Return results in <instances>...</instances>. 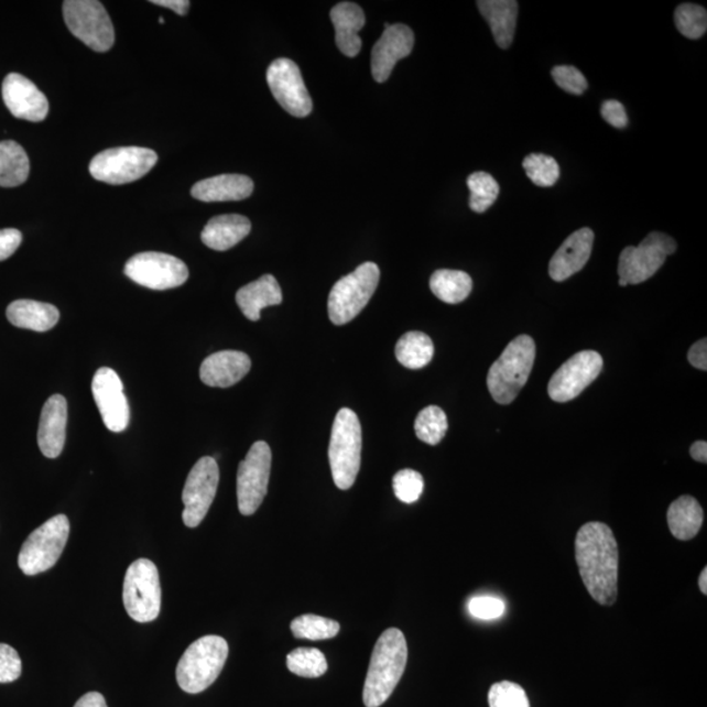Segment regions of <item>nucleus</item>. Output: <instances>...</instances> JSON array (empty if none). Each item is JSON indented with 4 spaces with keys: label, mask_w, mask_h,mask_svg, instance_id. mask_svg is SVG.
I'll use <instances>...</instances> for the list:
<instances>
[{
    "label": "nucleus",
    "mask_w": 707,
    "mask_h": 707,
    "mask_svg": "<svg viewBox=\"0 0 707 707\" xmlns=\"http://www.w3.org/2000/svg\"><path fill=\"white\" fill-rule=\"evenodd\" d=\"M575 559L589 595L601 606H612L619 594V545L605 523H586L575 539Z\"/></svg>",
    "instance_id": "f257e3e1"
},
{
    "label": "nucleus",
    "mask_w": 707,
    "mask_h": 707,
    "mask_svg": "<svg viewBox=\"0 0 707 707\" xmlns=\"http://www.w3.org/2000/svg\"><path fill=\"white\" fill-rule=\"evenodd\" d=\"M407 663V643L404 633L396 628L385 630L373 648L367 672L363 703L366 707H379L388 701L404 675Z\"/></svg>",
    "instance_id": "f03ea898"
},
{
    "label": "nucleus",
    "mask_w": 707,
    "mask_h": 707,
    "mask_svg": "<svg viewBox=\"0 0 707 707\" xmlns=\"http://www.w3.org/2000/svg\"><path fill=\"white\" fill-rule=\"evenodd\" d=\"M536 358L530 336H519L508 345L488 373V388L498 404L510 405L529 381Z\"/></svg>",
    "instance_id": "7ed1b4c3"
},
{
    "label": "nucleus",
    "mask_w": 707,
    "mask_h": 707,
    "mask_svg": "<svg viewBox=\"0 0 707 707\" xmlns=\"http://www.w3.org/2000/svg\"><path fill=\"white\" fill-rule=\"evenodd\" d=\"M228 653V643L219 635H205L192 643L177 664L180 688L191 695L209 688L224 670Z\"/></svg>",
    "instance_id": "20e7f679"
},
{
    "label": "nucleus",
    "mask_w": 707,
    "mask_h": 707,
    "mask_svg": "<svg viewBox=\"0 0 707 707\" xmlns=\"http://www.w3.org/2000/svg\"><path fill=\"white\" fill-rule=\"evenodd\" d=\"M362 460V426L351 409L344 407L333 424L329 463L333 481L341 490L356 483Z\"/></svg>",
    "instance_id": "39448f33"
},
{
    "label": "nucleus",
    "mask_w": 707,
    "mask_h": 707,
    "mask_svg": "<svg viewBox=\"0 0 707 707\" xmlns=\"http://www.w3.org/2000/svg\"><path fill=\"white\" fill-rule=\"evenodd\" d=\"M380 270L377 263L365 262L333 286L328 312L330 322L345 325L354 320L369 304L378 289Z\"/></svg>",
    "instance_id": "423d86ee"
},
{
    "label": "nucleus",
    "mask_w": 707,
    "mask_h": 707,
    "mask_svg": "<svg viewBox=\"0 0 707 707\" xmlns=\"http://www.w3.org/2000/svg\"><path fill=\"white\" fill-rule=\"evenodd\" d=\"M70 522L66 515H57L34 530L20 551L18 564L25 575H37L51 570L64 553Z\"/></svg>",
    "instance_id": "0eeeda50"
},
{
    "label": "nucleus",
    "mask_w": 707,
    "mask_h": 707,
    "mask_svg": "<svg viewBox=\"0 0 707 707\" xmlns=\"http://www.w3.org/2000/svg\"><path fill=\"white\" fill-rule=\"evenodd\" d=\"M123 605L137 622L157 619L162 608V587L157 567L150 559L141 558L131 564L123 580Z\"/></svg>",
    "instance_id": "6e6552de"
},
{
    "label": "nucleus",
    "mask_w": 707,
    "mask_h": 707,
    "mask_svg": "<svg viewBox=\"0 0 707 707\" xmlns=\"http://www.w3.org/2000/svg\"><path fill=\"white\" fill-rule=\"evenodd\" d=\"M157 163L155 151L144 148H117L97 154L89 163V173L97 182L123 185L148 175Z\"/></svg>",
    "instance_id": "1a4fd4ad"
},
{
    "label": "nucleus",
    "mask_w": 707,
    "mask_h": 707,
    "mask_svg": "<svg viewBox=\"0 0 707 707\" xmlns=\"http://www.w3.org/2000/svg\"><path fill=\"white\" fill-rule=\"evenodd\" d=\"M65 23L74 36L95 52L106 53L115 45V28L109 13L96 0H66Z\"/></svg>",
    "instance_id": "9d476101"
},
{
    "label": "nucleus",
    "mask_w": 707,
    "mask_h": 707,
    "mask_svg": "<svg viewBox=\"0 0 707 707\" xmlns=\"http://www.w3.org/2000/svg\"><path fill=\"white\" fill-rule=\"evenodd\" d=\"M676 241L662 232H651L640 246L627 247L620 254L619 276L622 282L640 284L663 267L668 255L676 252Z\"/></svg>",
    "instance_id": "9b49d317"
},
{
    "label": "nucleus",
    "mask_w": 707,
    "mask_h": 707,
    "mask_svg": "<svg viewBox=\"0 0 707 707\" xmlns=\"http://www.w3.org/2000/svg\"><path fill=\"white\" fill-rule=\"evenodd\" d=\"M272 470V449L267 442H255L238 470V504L242 515L251 516L268 494Z\"/></svg>",
    "instance_id": "f8f14e48"
},
{
    "label": "nucleus",
    "mask_w": 707,
    "mask_h": 707,
    "mask_svg": "<svg viewBox=\"0 0 707 707\" xmlns=\"http://www.w3.org/2000/svg\"><path fill=\"white\" fill-rule=\"evenodd\" d=\"M123 272L131 281L156 291L183 286L189 279L188 267L182 260L159 252L133 255L124 265Z\"/></svg>",
    "instance_id": "ddd939ff"
},
{
    "label": "nucleus",
    "mask_w": 707,
    "mask_h": 707,
    "mask_svg": "<svg viewBox=\"0 0 707 707\" xmlns=\"http://www.w3.org/2000/svg\"><path fill=\"white\" fill-rule=\"evenodd\" d=\"M219 485V468L214 457L205 456L199 459L186 478L183 490L185 505L183 520L189 529H196L209 512L217 496Z\"/></svg>",
    "instance_id": "4468645a"
},
{
    "label": "nucleus",
    "mask_w": 707,
    "mask_h": 707,
    "mask_svg": "<svg viewBox=\"0 0 707 707\" xmlns=\"http://www.w3.org/2000/svg\"><path fill=\"white\" fill-rule=\"evenodd\" d=\"M602 366L605 362L599 352L594 350L577 352L554 373L547 385V393L556 402L577 399L598 379Z\"/></svg>",
    "instance_id": "2eb2a0df"
},
{
    "label": "nucleus",
    "mask_w": 707,
    "mask_h": 707,
    "mask_svg": "<svg viewBox=\"0 0 707 707\" xmlns=\"http://www.w3.org/2000/svg\"><path fill=\"white\" fill-rule=\"evenodd\" d=\"M267 79L270 91L287 113L297 118L311 115L314 104L294 61L275 59L268 68Z\"/></svg>",
    "instance_id": "dca6fc26"
},
{
    "label": "nucleus",
    "mask_w": 707,
    "mask_h": 707,
    "mask_svg": "<svg viewBox=\"0 0 707 707\" xmlns=\"http://www.w3.org/2000/svg\"><path fill=\"white\" fill-rule=\"evenodd\" d=\"M93 393L104 424L112 433H122L129 426V401L117 372L109 367L97 370L93 380Z\"/></svg>",
    "instance_id": "f3484780"
},
{
    "label": "nucleus",
    "mask_w": 707,
    "mask_h": 707,
    "mask_svg": "<svg viewBox=\"0 0 707 707\" xmlns=\"http://www.w3.org/2000/svg\"><path fill=\"white\" fill-rule=\"evenodd\" d=\"M2 95L6 107L19 120L41 122L48 115L46 96L23 75L17 73L7 75Z\"/></svg>",
    "instance_id": "a211bd4d"
},
{
    "label": "nucleus",
    "mask_w": 707,
    "mask_h": 707,
    "mask_svg": "<svg viewBox=\"0 0 707 707\" xmlns=\"http://www.w3.org/2000/svg\"><path fill=\"white\" fill-rule=\"evenodd\" d=\"M414 33L407 25L394 24L385 28L371 54V72L373 79L384 83L390 79L394 66L412 53Z\"/></svg>",
    "instance_id": "6ab92c4d"
},
{
    "label": "nucleus",
    "mask_w": 707,
    "mask_h": 707,
    "mask_svg": "<svg viewBox=\"0 0 707 707\" xmlns=\"http://www.w3.org/2000/svg\"><path fill=\"white\" fill-rule=\"evenodd\" d=\"M594 240L595 233L587 227L568 236L551 260V279L564 282L580 272L591 258Z\"/></svg>",
    "instance_id": "aec40b11"
},
{
    "label": "nucleus",
    "mask_w": 707,
    "mask_h": 707,
    "mask_svg": "<svg viewBox=\"0 0 707 707\" xmlns=\"http://www.w3.org/2000/svg\"><path fill=\"white\" fill-rule=\"evenodd\" d=\"M67 401L62 394H53L41 412L39 447L47 459H57L65 448L67 427Z\"/></svg>",
    "instance_id": "412c9836"
},
{
    "label": "nucleus",
    "mask_w": 707,
    "mask_h": 707,
    "mask_svg": "<svg viewBox=\"0 0 707 707\" xmlns=\"http://www.w3.org/2000/svg\"><path fill=\"white\" fill-rule=\"evenodd\" d=\"M251 358L246 352L224 350L204 360L199 377L206 385L228 388L238 384L251 371Z\"/></svg>",
    "instance_id": "4be33fe9"
},
{
    "label": "nucleus",
    "mask_w": 707,
    "mask_h": 707,
    "mask_svg": "<svg viewBox=\"0 0 707 707\" xmlns=\"http://www.w3.org/2000/svg\"><path fill=\"white\" fill-rule=\"evenodd\" d=\"M330 20L336 30V44L346 57L354 58L362 48L359 32L366 24L365 12L356 3L342 2L333 7Z\"/></svg>",
    "instance_id": "5701e85b"
},
{
    "label": "nucleus",
    "mask_w": 707,
    "mask_h": 707,
    "mask_svg": "<svg viewBox=\"0 0 707 707\" xmlns=\"http://www.w3.org/2000/svg\"><path fill=\"white\" fill-rule=\"evenodd\" d=\"M254 184L244 175H220L194 184L192 196L203 203H228L252 196Z\"/></svg>",
    "instance_id": "b1692460"
},
{
    "label": "nucleus",
    "mask_w": 707,
    "mask_h": 707,
    "mask_svg": "<svg viewBox=\"0 0 707 707\" xmlns=\"http://www.w3.org/2000/svg\"><path fill=\"white\" fill-rule=\"evenodd\" d=\"M251 230V220L242 215H219L205 226L200 239L214 251L225 252L244 240Z\"/></svg>",
    "instance_id": "393cba45"
},
{
    "label": "nucleus",
    "mask_w": 707,
    "mask_h": 707,
    "mask_svg": "<svg viewBox=\"0 0 707 707\" xmlns=\"http://www.w3.org/2000/svg\"><path fill=\"white\" fill-rule=\"evenodd\" d=\"M283 301L280 283L273 275H262L260 280L247 284L236 294V303L242 314L251 322H259L261 311L279 306Z\"/></svg>",
    "instance_id": "a878e982"
},
{
    "label": "nucleus",
    "mask_w": 707,
    "mask_h": 707,
    "mask_svg": "<svg viewBox=\"0 0 707 707\" xmlns=\"http://www.w3.org/2000/svg\"><path fill=\"white\" fill-rule=\"evenodd\" d=\"M478 10L490 25L496 43L501 48H509L514 41L519 4L515 0H480Z\"/></svg>",
    "instance_id": "bb28decb"
},
{
    "label": "nucleus",
    "mask_w": 707,
    "mask_h": 707,
    "mask_svg": "<svg viewBox=\"0 0 707 707\" xmlns=\"http://www.w3.org/2000/svg\"><path fill=\"white\" fill-rule=\"evenodd\" d=\"M59 311L53 304L36 301H17L7 308V318L17 328L47 331L59 322Z\"/></svg>",
    "instance_id": "cd10ccee"
},
{
    "label": "nucleus",
    "mask_w": 707,
    "mask_h": 707,
    "mask_svg": "<svg viewBox=\"0 0 707 707\" xmlns=\"http://www.w3.org/2000/svg\"><path fill=\"white\" fill-rule=\"evenodd\" d=\"M667 520L672 535L682 542H688L701 530L704 510L696 498L683 496L670 505Z\"/></svg>",
    "instance_id": "c85d7f7f"
},
{
    "label": "nucleus",
    "mask_w": 707,
    "mask_h": 707,
    "mask_svg": "<svg viewBox=\"0 0 707 707\" xmlns=\"http://www.w3.org/2000/svg\"><path fill=\"white\" fill-rule=\"evenodd\" d=\"M30 157L17 142H0V186L15 188L30 177Z\"/></svg>",
    "instance_id": "c756f323"
},
{
    "label": "nucleus",
    "mask_w": 707,
    "mask_h": 707,
    "mask_svg": "<svg viewBox=\"0 0 707 707\" xmlns=\"http://www.w3.org/2000/svg\"><path fill=\"white\" fill-rule=\"evenodd\" d=\"M429 289L439 301L457 304L467 300L474 289L470 275L460 270L442 269L429 279Z\"/></svg>",
    "instance_id": "7c9ffc66"
},
{
    "label": "nucleus",
    "mask_w": 707,
    "mask_h": 707,
    "mask_svg": "<svg viewBox=\"0 0 707 707\" xmlns=\"http://www.w3.org/2000/svg\"><path fill=\"white\" fill-rule=\"evenodd\" d=\"M434 357V344L425 333L409 331L399 339L396 358L409 370L424 369Z\"/></svg>",
    "instance_id": "2f4dec72"
},
{
    "label": "nucleus",
    "mask_w": 707,
    "mask_h": 707,
    "mask_svg": "<svg viewBox=\"0 0 707 707\" xmlns=\"http://www.w3.org/2000/svg\"><path fill=\"white\" fill-rule=\"evenodd\" d=\"M339 623L316 614H303L291 622V632L297 640H330L339 633Z\"/></svg>",
    "instance_id": "473e14b6"
},
{
    "label": "nucleus",
    "mask_w": 707,
    "mask_h": 707,
    "mask_svg": "<svg viewBox=\"0 0 707 707\" xmlns=\"http://www.w3.org/2000/svg\"><path fill=\"white\" fill-rule=\"evenodd\" d=\"M287 668L294 675L317 678L328 671V662L320 650L297 648L287 655Z\"/></svg>",
    "instance_id": "72a5a7b5"
},
{
    "label": "nucleus",
    "mask_w": 707,
    "mask_h": 707,
    "mask_svg": "<svg viewBox=\"0 0 707 707\" xmlns=\"http://www.w3.org/2000/svg\"><path fill=\"white\" fill-rule=\"evenodd\" d=\"M414 429L420 440L429 446L439 445L448 429L447 415L439 406H427L415 420Z\"/></svg>",
    "instance_id": "f704fd0d"
},
{
    "label": "nucleus",
    "mask_w": 707,
    "mask_h": 707,
    "mask_svg": "<svg viewBox=\"0 0 707 707\" xmlns=\"http://www.w3.org/2000/svg\"><path fill=\"white\" fill-rule=\"evenodd\" d=\"M468 188L470 210L477 214L488 211L499 196V185L487 172L471 173L468 177Z\"/></svg>",
    "instance_id": "c9c22d12"
},
{
    "label": "nucleus",
    "mask_w": 707,
    "mask_h": 707,
    "mask_svg": "<svg viewBox=\"0 0 707 707\" xmlns=\"http://www.w3.org/2000/svg\"><path fill=\"white\" fill-rule=\"evenodd\" d=\"M675 23L677 31L684 37L690 40L701 39L707 30V12L701 6L681 4L675 11Z\"/></svg>",
    "instance_id": "e433bc0d"
},
{
    "label": "nucleus",
    "mask_w": 707,
    "mask_h": 707,
    "mask_svg": "<svg viewBox=\"0 0 707 707\" xmlns=\"http://www.w3.org/2000/svg\"><path fill=\"white\" fill-rule=\"evenodd\" d=\"M523 168L533 184L544 188L553 186L559 178V165L550 155L531 154L524 159Z\"/></svg>",
    "instance_id": "4c0bfd02"
},
{
    "label": "nucleus",
    "mask_w": 707,
    "mask_h": 707,
    "mask_svg": "<svg viewBox=\"0 0 707 707\" xmlns=\"http://www.w3.org/2000/svg\"><path fill=\"white\" fill-rule=\"evenodd\" d=\"M424 477L417 470L402 469L393 477L394 494L407 504L418 501L424 493Z\"/></svg>",
    "instance_id": "58836bf2"
},
{
    "label": "nucleus",
    "mask_w": 707,
    "mask_h": 707,
    "mask_svg": "<svg viewBox=\"0 0 707 707\" xmlns=\"http://www.w3.org/2000/svg\"><path fill=\"white\" fill-rule=\"evenodd\" d=\"M489 705L490 707H531L522 686L511 682H501L491 686Z\"/></svg>",
    "instance_id": "ea45409f"
},
{
    "label": "nucleus",
    "mask_w": 707,
    "mask_h": 707,
    "mask_svg": "<svg viewBox=\"0 0 707 707\" xmlns=\"http://www.w3.org/2000/svg\"><path fill=\"white\" fill-rule=\"evenodd\" d=\"M468 611L478 620H497L504 614L505 605L503 600L496 598V596H476V598L470 599Z\"/></svg>",
    "instance_id": "a19ab883"
},
{
    "label": "nucleus",
    "mask_w": 707,
    "mask_h": 707,
    "mask_svg": "<svg viewBox=\"0 0 707 707\" xmlns=\"http://www.w3.org/2000/svg\"><path fill=\"white\" fill-rule=\"evenodd\" d=\"M552 76L556 85L564 89L565 93L581 95L588 88L586 76L577 67L557 66L552 70Z\"/></svg>",
    "instance_id": "79ce46f5"
},
{
    "label": "nucleus",
    "mask_w": 707,
    "mask_h": 707,
    "mask_svg": "<svg viewBox=\"0 0 707 707\" xmlns=\"http://www.w3.org/2000/svg\"><path fill=\"white\" fill-rule=\"evenodd\" d=\"M23 664L18 651L0 643V684L17 682L22 676Z\"/></svg>",
    "instance_id": "37998d69"
},
{
    "label": "nucleus",
    "mask_w": 707,
    "mask_h": 707,
    "mask_svg": "<svg viewBox=\"0 0 707 707\" xmlns=\"http://www.w3.org/2000/svg\"><path fill=\"white\" fill-rule=\"evenodd\" d=\"M601 116L616 129H626L628 127V115L622 104L616 100L602 102Z\"/></svg>",
    "instance_id": "c03bdc74"
},
{
    "label": "nucleus",
    "mask_w": 707,
    "mask_h": 707,
    "mask_svg": "<svg viewBox=\"0 0 707 707\" xmlns=\"http://www.w3.org/2000/svg\"><path fill=\"white\" fill-rule=\"evenodd\" d=\"M23 235L15 228H6L0 230V261L10 259L22 244Z\"/></svg>",
    "instance_id": "a18cd8bd"
},
{
    "label": "nucleus",
    "mask_w": 707,
    "mask_h": 707,
    "mask_svg": "<svg viewBox=\"0 0 707 707\" xmlns=\"http://www.w3.org/2000/svg\"><path fill=\"white\" fill-rule=\"evenodd\" d=\"M689 363L698 370H707V341L706 338L699 339L692 346L688 352Z\"/></svg>",
    "instance_id": "49530a36"
},
{
    "label": "nucleus",
    "mask_w": 707,
    "mask_h": 707,
    "mask_svg": "<svg viewBox=\"0 0 707 707\" xmlns=\"http://www.w3.org/2000/svg\"><path fill=\"white\" fill-rule=\"evenodd\" d=\"M151 3L175 11L180 17H185L191 9L188 0H152Z\"/></svg>",
    "instance_id": "de8ad7c7"
},
{
    "label": "nucleus",
    "mask_w": 707,
    "mask_h": 707,
    "mask_svg": "<svg viewBox=\"0 0 707 707\" xmlns=\"http://www.w3.org/2000/svg\"><path fill=\"white\" fill-rule=\"evenodd\" d=\"M74 707H108L106 697L99 692H89L78 699Z\"/></svg>",
    "instance_id": "09e8293b"
},
{
    "label": "nucleus",
    "mask_w": 707,
    "mask_h": 707,
    "mask_svg": "<svg viewBox=\"0 0 707 707\" xmlns=\"http://www.w3.org/2000/svg\"><path fill=\"white\" fill-rule=\"evenodd\" d=\"M690 456L698 463H707V443L705 440H698L693 443L690 447Z\"/></svg>",
    "instance_id": "8fccbe9b"
},
{
    "label": "nucleus",
    "mask_w": 707,
    "mask_h": 707,
    "mask_svg": "<svg viewBox=\"0 0 707 707\" xmlns=\"http://www.w3.org/2000/svg\"><path fill=\"white\" fill-rule=\"evenodd\" d=\"M698 586H699V589H701V592L706 595L707 594V568L706 567L704 568L701 575H699Z\"/></svg>",
    "instance_id": "3c124183"
},
{
    "label": "nucleus",
    "mask_w": 707,
    "mask_h": 707,
    "mask_svg": "<svg viewBox=\"0 0 707 707\" xmlns=\"http://www.w3.org/2000/svg\"><path fill=\"white\" fill-rule=\"evenodd\" d=\"M159 23L164 24L165 23L164 18L159 19Z\"/></svg>",
    "instance_id": "603ef678"
}]
</instances>
